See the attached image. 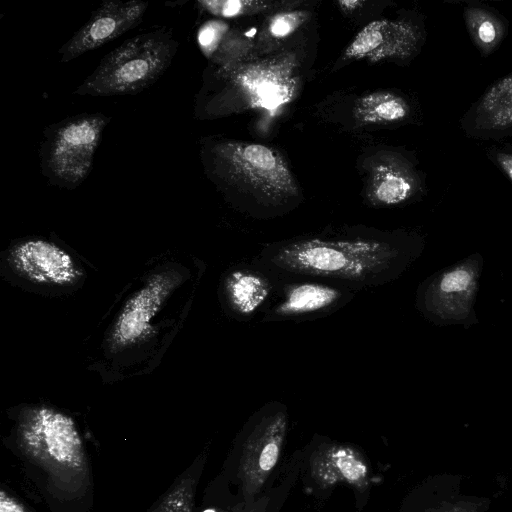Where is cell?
<instances>
[{
	"label": "cell",
	"instance_id": "7",
	"mask_svg": "<svg viewBox=\"0 0 512 512\" xmlns=\"http://www.w3.org/2000/svg\"><path fill=\"white\" fill-rule=\"evenodd\" d=\"M482 265L475 253L426 278L416 292L417 310L437 325L472 323Z\"/></svg>",
	"mask_w": 512,
	"mask_h": 512
},
{
	"label": "cell",
	"instance_id": "12",
	"mask_svg": "<svg viewBox=\"0 0 512 512\" xmlns=\"http://www.w3.org/2000/svg\"><path fill=\"white\" fill-rule=\"evenodd\" d=\"M422 41L423 32L410 21L374 20L356 34L343 58L365 59L372 64L386 59H407L415 55Z\"/></svg>",
	"mask_w": 512,
	"mask_h": 512
},
{
	"label": "cell",
	"instance_id": "3",
	"mask_svg": "<svg viewBox=\"0 0 512 512\" xmlns=\"http://www.w3.org/2000/svg\"><path fill=\"white\" fill-rule=\"evenodd\" d=\"M202 163L210 177L278 205L298 195L286 161L275 149L257 143L222 140L203 144Z\"/></svg>",
	"mask_w": 512,
	"mask_h": 512
},
{
	"label": "cell",
	"instance_id": "9",
	"mask_svg": "<svg viewBox=\"0 0 512 512\" xmlns=\"http://www.w3.org/2000/svg\"><path fill=\"white\" fill-rule=\"evenodd\" d=\"M273 297L262 310L261 323L315 319L343 308L356 296L348 286L314 278L277 279Z\"/></svg>",
	"mask_w": 512,
	"mask_h": 512
},
{
	"label": "cell",
	"instance_id": "13",
	"mask_svg": "<svg viewBox=\"0 0 512 512\" xmlns=\"http://www.w3.org/2000/svg\"><path fill=\"white\" fill-rule=\"evenodd\" d=\"M277 280L255 263L229 268L220 284L221 304L226 314L238 321H249L269 303Z\"/></svg>",
	"mask_w": 512,
	"mask_h": 512
},
{
	"label": "cell",
	"instance_id": "6",
	"mask_svg": "<svg viewBox=\"0 0 512 512\" xmlns=\"http://www.w3.org/2000/svg\"><path fill=\"white\" fill-rule=\"evenodd\" d=\"M4 258L10 275L40 291L72 290L85 278L80 261L71 251L41 236L17 239L9 246Z\"/></svg>",
	"mask_w": 512,
	"mask_h": 512
},
{
	"label": "cell",
	"instance_id": "11",
	"mask_svg": "<svg viewBox=\"0 0 512 512\" xmlns=\"http://www.w3.org/2000/svg\"><path fill=\"white\" fill-rule=\"evenodd\" d=\"M148 2L141 0H105L89 20L60 47L62 63L97 49L136 27L143 19Z\"/></svg>",
	"mask_w": 512,
	"mask_h": 512
},
{
	"label": "cell",
	"instance_id": "15",
	"mask_svg": "<svg viewBox=\"0 0 512 512\" xmlns=\"http://www.w3.org/2000/svg\"><path fill=\"white\" fill-rule=\"evenodd\" d=\"M421 190L413 166L396 155H385L371 167L367 196L376 206H396L407 202Z\"/></svg>",
	"mask_w": 512,
	"mask_h": 512
},
{
	"label": "cell",
	"instance_id": "1",
	"mask_svg": "<svg viewBox=\"0 0 512 512\" xmlns=\"http://www.w3.org/2000/svg\"><path fill=\"white\" fill-rule=\"evenodd\" d=\"M205 269L187 254L150 261L89 338L88 369L112 383L151 373L182 327Z\"/></svg>",
	"mask_w": 512,
	"mask_h": 512
},
{
	"label": "cell",
	"instance_id": "10",
	"mask_svg": "<svg viewBox=\"0 0 512 512\" xmlns=\"http://www.w3.org/2000/svg\"><path fill=\"white\" fill-rule=\"evenodd\" d=\"M288 428L285 406L267 405L249 433L241 457L244 491L253 496L261 490L276 467Z\"/></svg>",
	"mask_w": 512,
	"mask_h": 512
},
{
	"label": "cell",
	"instance_id": "17",
	"mask_svg": "<svg viewBox=\"0 0 512 512\" xmlns=\"http://www.w3.org/2000/svg\"><path fill=\"white\" fill-rule=\"evenodd\" d=\"M490 500L466 493L458 475H438L428 481L425 498L418 512H486Z\"/></svg>",
	"mask_w": 512,
	"mask_h": 512
},
{
	"label": "cell",
	"instance_id": "22",
	"mask_svg": "<svg viewBox=\"0 0 512 512\" xmlns=\"http://www.w3.org/2000/svg\"><path fill=\"white\" fill-rule=\"evenodd\" d=\"M488 159L512 182V144L491 145L486 150Z\"/></svg>",
	"mask_w": 512,
	"mask_h": 512
},
{
	"label": "cell",
	"instance_id": "23",
	"mask_svg": "<svg viewBox=\"0 0 512 512\" xmlns=\"http://www.w3.org/2000/svg\"><path fill=\"white\" fill-rule=\"evenodd\" d=\"M222 24L219 22H209L201 28L198 41L206 54L211 53L221 39L224 31Z\"/></svg>",
	"mask_w": 512,
	"mask_h": 512
},
{
	"label": "cell",
	"instance_id": "18",
	"mask_svg": "<svg viewBox=\"0 0 512 512\" xmlns=\"http://www.w3.org/2000/svg\"><path fill=\"white\" fill-rule=\"evenodd\" d=\"M410 114L408 102L390 91H376L359 98L353 115L362 124L392 123L406 119Z\"/></svg>",
	"mask_w": 512,
	"mask_h": 512
},
{
	"label": "cell",
	"instance_id": "8",
	"mask_svg": "<svg viewBox=\"0 0 512 512\" xmlns=\"http://www.w3.org/2000/svg\"><path fill=\"white\" fill-rule=\"evenodd\" d=\"M18 436L24 448L44 462L68 469H79L83 464V444L77 424L59 409L45 405L25 409Z\"/></svg>",
	"mask_w": 512,
	"mask_h": 512
},
{
	"label": "cell",
	"instance_id": "14",
	"mask_svg": "<svg viewBox=\"0 0 512 512\" xmlns=\"http://www.w3.org/2000/svg\"><path fill=\"white\" fill-rule=\"evenodd\" d=\"M473 139L500 140L512 134V72L491 84L460 120Z\"/></svg>",
	"mask_w": 512,
	"mask_h": 512
},
{
	"label": "cell",
	"instance_id": "2",
	"mask_svg": "<svg viewBox=\"0 0 512 512\" xmlns=\"http://www.w3.org/2000/svg\"><path fill=\"white\" fill-rule=\"evenodd\" d=\"M424 245L411 232L345 228L265 244L252 262L277 279H321L360 291L398 279Z\"/></svg>",
	"mask_w": 512,
	"mask_h": 512
},
{
	"label": "cell",
	"instance_id": "16",
	"mask_svg": "<svg viewBox=\"0 0 512 512\" xmlns=\"http://www.w3.org/2000/svg\"><path fill=\"white\" fill-rule=\"evenodd\" d=\"M311 475L321 487L346 483L364 487L369 469L363 456L343 445H329L317 450L311 458Z\"/></svg>",
	"mask_w": 512,
	"mask_h": 512
},
{
	"label": "cell",
	"instance_id": "4",
	"mask_svg": "<svg viewBox=\"0 0 512 512\" xmlns=\"http://www.w3.org/2000/svg\"><path fill=\"white\" fill-rule=\"evenodd\" d=\"M177 49V40L165 27L132 37L105 55L73 94L99 97L139 93L163 75Z\"/></svg>",
	"mask_w": 512,
	"mask_h": 512
},
{
	"label": "cell",
	"instance_id": "25",
	"mask_svg": "<svg viewBox=\"0 0 512 512\" xmlns=\"http://www.w3.org/2000/svg\"><path fill=\"white\" fill-rule=\"evenodd\" d=\"M336 3L339 9L345 14L352 13L364 4V2L360 0H339Z\"/></svg>",
	"mask_w": 512,
	"mask_h": 512
},
{
	"label": "cell",
	"instance_id": "21",
	"mask_svg": "<svg viewBox=\"0 0 512 512\" xmlns=\"http://www.w3.org/2000/svg\"><path fill=\"white\" fill-rule=\"evenodd\" d=\"M306 11H285L270 18L267 31L275 39H284L294 33L307 19Z\"/></svg>",
	"mask_w": 512,
	"mask_h": 512
},
{
	"label": "cell",
	"instance_id": "19",
	"mask_svg": "<svg viewBox=\"0 0 512 512\" xmlns=\"http://www.w3.org/2000/svg\"><path fill=\"white\" fill-rule=\"evenodd\" d=\"M469 34L483 55L491 54L506 34V24L501 15L485 6H469L464 12Z\"/></svg>",
	"mask_w": 512,
	"mask_h": 512
},
{
	"label": "cell",
	"instance_id": "26",
	"mask_svg": "<svg viewBox=\"0 0 512 512\" xmlns=\"http://www.w3.org/2000/svg\"><path fill=\"white\" fill-rule=\"evenodd\" d=\"M206 512H208V511H206Z\"/></svg>",
	"mask_w": 512,
	"mask_h": 512
},
{
	"label": "cell",
	"instance_id": "24",
	"mask_svg": "<svg viewBox=\"0 0 512 512\" xmlns=\"http://www.w3.org/2000/svg\"><path fill=\"white\" fill-rule=\"evenodd\" d=\"M0 512H26L25 508L4 490L0 492Z\"/></svg>",
	"mask_w": 512,
	"mask_h": 512
},
{
	"label": "cell",
	"instance_id": "20",
	"mask_svg": "<svg viewBox=\"0 0 512 512\" xmlns=\"http://www.w3.org/2000/svg\"><path fill=\"white\" fill-rule=\"evenodd\" d=\"M208 13L224 18L253 15L269 9L270 3L255 0H204L197 1Z\"/></svg>",
	"mask_w": 512,
	"mask_h": 512
},
{
	"label": "cell",
	"instance_id": "5",
	"mask_svg": "<svg viewBox=\"0 0 512 512\" xmlns=\"http://www.w3.org/2000/svg\"><path fill=\"white\" fill-rule=\"evenodd\" d=\"M110 120L101 113H83L44 130L39 157L41 172L49 184L74 189L86 179Z\"/></svg>",
	"mask_w": 512,
	"mask_h": 512
}]
</instances>
